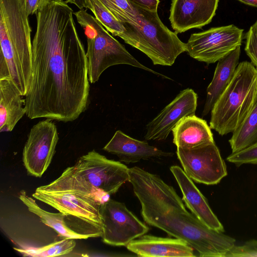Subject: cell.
<instances>
[{
	"instance_id": "cb8c5ba5",
	"label": "cell",
	"mask_w": 257,
	"mask_h": 257,
	"mask_svg": "<svg viewBox=\"0 0 257 257\" xmlns=\"http://www.w3.org/2000/svg\"><path fill=\"white\" fill-rule=\"evenodd\" d=\"M86 8L92 12L94 17L108 32L113 36L122 39L124 38L125 29L122 23L118 21L99 0H87Z\"/></svg>"
},
{
	"instance_id": "4dcf8cb0",
	"label": "cell",
	"mask_w": 257,
	"mask_h": 257,
	"mask_svg": "<svg viewBox=\"0 0 257 257\" xmlns=\"http://www.w3.org/2000/svg\"><path fill=\"white\" fill-rule=\"evenodd\" d=\"M68 3L72 4L77 6L80 10L86 8L87 0H67Z\"/></svg>"
},
{
	"instance_id": "4fadbf2b",
	"label": "cell",
	"mask_w": 257,
	"mask_h": 257,
	"mask_svg": "<svg viewBox=\"0 0 257 257\" xmlns=\"http://www.w3.org/2000/svg\"><path fill=\"white\" fill-rule=\"evenodd\" d=\"M197 95L191 88L181 91L146 125L147 141H163L183 117L195 114Z\"/></svg>"
},
{
	"instance_id": "2e32d148",
	"label": "cell",
	"mask_w": 257,
	"mask_h": 257,
	"mask_svg": "<svg viewBox=\"0 0 257 257\" xmlns=\"http://www.w3.org/2000/svg\"><path fill=\"white\" fill-rule=\"evenodd\" d=\"M127 249L139 256H195L193 248L185 240L178 238L143 235L126 245Z\"/></svg>"
},
{
	"instance_id": "f1b7e54d",
	"label": "cell",
	"mask_w": 257,
	"mask_h": 257,
	"mask_svg": "<svg viewBox=\"0 0 257 257\" xmlns=\"http://www.w3.org/2000/svg\"><path fill=\"white\" fill-rule=\"evenodd\" d=\"M24 4L27 15L36 14L38 11L44 7L49 0H22Z\"/></svg>"
},
{
	"instance_id": "484cf974",
	"label": "cell",
	"mask_w": 257,
	"mask_h": 257,
	"mask_svg": "<svg viewBox=\"0 0 257 257\" xmlns=\"http://www.w3.org/2000/svg\"><path fill=\"white\" fill-rule=\"evenodd\" d=\"M226 160L237 167L243 164H257V142L242 150L231 153Z\"/></svg>"
},
{
	"instance_id": "8992f818",
	"label": "cell",
	"mask_w": 257,
	"mask_h": 257,
	"mask_svg": "<svg viewBox=\"0 0 257 257\" xmlns=\"http://www.w3.org/2000/svg\"><path fill=\"white\" fill-rule=\"evenodd\" d=\"M140 26L122 23L125 43L146 54L154 65L172 66L181 53L186 52V43L170 30L160 20L157 11L137 5Z\"/></svg>"
},
{
	"instance_id": "d4e9b609",
	"label": "cell",
	"mask_w": 257,
	"mask_h": 257,
	"mask_svg": "<svg viewBox=\"0 0 257 257\" xmlns=\"http://www.w3.org/2000/svg\"><path fill=\"white\" fill-rule=\"evenodd\" d=\"M121 23L140 26L135 5L127 0H99Z\"/></svg>"
},
{
	"instance_id": "ac0fdd59",
	"label": "cell",
	"mask_w": 257,
	"mask_h": 257,
	"mask_svg": "<svg viewBox=\"0 0 257 257\" xmlns=\"http://www.w3.org/2000/svg\"><path fill=\"white\" fill-rule=\"evenodd\" d=\"M14 83L0 80V132H10L26 114V100Z\"/></svg>"
},
{
	"instance_id": "44dd1931",
	"label": "cell",
	"mask_w": 257,
	"mask_h": 257,
	"mask_svg": "<svg viewBox=\"0 0 257 257\" xmlns=\"http://www.w3.org/2000/svg\"><path fill=\"white\" fill-rule=\"evenodd\" d=\"M19 199L26 205L29 211L37 215L42 222L51 227L64 238L86 239L91 236L76 231L69 226L66 221L67 216L61 213H51L42 209L32 197L24 191L19 194Z\"/></svg>"
},
{
	"instance_id": "9a60e30c",
	"label": "cell",
	"mask_w": 257,
	"mask_h": 257,
	"mask_svg": "<svg viewBox=\"0 0 257 257\" xmlns=\"http://www.w3.org/2000/svg\"><path fill=\"white\" fill-rule=\"evenodd\" d=\"M170 171L182 192V200L191 212L208 227L224 232L225 230L223 225L192 179L178 166H171Z\"/></svg>"
},
{
	"instance_id": "83f0119b",
	"label": "cell",
	"mask_w": 257,
	"mask_h": 257,
	"mask_svg": "<svg viewBox=\"0 0 257 257\" xmlns=\"http://www.w3.org/2000/svg\"><path fill=\"white\" fill-rule=\"evenodd\" d=\"M225 257H257V240L251 239L241 245H235Z\"/></svg>"
},
{
	"instance_id": "e0dca14e",
	"label": "cell",
	"mask_w": 257,
	"mask_h": 257,
	"mask_svg": "<svg viewBox=\"0 0 257 257\" xmlns=\"http://www.w3.org/2000/svg\"><path fill=\"white\" fill-rule=\"evenodd\" d=\"M103 150L116 155L120 161L126 164L136 163L141 160L172 157L174 154L166 152L117 131Z\"/></svg>"
},
{
	"instance_id": "ffe728a7",
	"label": "cell",
	"mask_w": 257,
	"mask_h": 257,
	"mask_svg": "<svg viewBox=\"0 0 257 257\" xmlns=\"http://www.w3.org/2000/svg\"><path fill=\"white\" fill-rule=\"evenodd\" d=\"M173 143L182 148H193L214 142L210 126L195 114L181 119L172 130Z\"/></svg>"
},
{
	"instance_id": "30bf717a",
	"label": "cell",
	"mask_w": 257,
	"mask_h": 257,
	"mask_svg": "<svg viewBox=\"0 0 257 257\" xmlns=\"http://www.w3.org/2000/svg\"><path fill=\"white\" fill-rule=\"evenodd\" d=\"M103 242L113 246H126L147 233L149 228L140 221L123 203L109 199L101 204Z\"/></svg>"
},
{
	"instance_id": "277c9868",
	"label": "cell",
	"mask_w": 257,
	"mask_h": 257,
	"mask_svg": "<svg viewBox=\"0 0 257 257\" xmlns=\"http://www.w3.org/2000/svg\"><path fill=\"white\" fill-rule=\"evenodd\" d=\"M128 170L120 162L108 159L93 150L80 157L56 180L37 190L45 192L73 191L102 204L129 181Z\"/></svg>"
},
{
	"instance_id": "4316f807",
	"label": "cell",
	"mask_w": 257,
	"mask_h": 257,
	"mask_svg": "<svg viewBox=\"0 0 257 257\" xmlns=\"http://www.w3.org/2000/svg\"><path fill=\"white\" fill-rule=\"evenodd\" d=\"M244 51L251 63L257 68V20L245 34Z\"/></svg>"
},
{
	"instance_id": "6da1fadb",
	"label": "cell",
	"mask_w": 257,
	"mask_h": 257,
	"mask_svg": "<svg viewBox=\"0 0 257 257\" xmlns=\"http://www.w3.org/2000/svg\"><path fill=\"white\" fill-rule=\"evenodd\" d=\"M73 11L64 0H49L36 14L31 77L25 96L26 115L72 121L88 105L87 58Z\"/></svg>"
},
{
	"instance_id": "1f68e13d",
	"label": "cell",
	"mask_w": 257,
	"mask_h": 257,
	"mask_svg": "<svg viewBox=\"0 0 257 257\" xmlns=\"http://www.w3.org/2000/svg\"><path fill=\"white\" fill-rule=\"evenodd\" d=\"M245 5L257 8V0H237Z\"/></svg>"
},
{
	"instance_id": "d6986e66",
	"label": "cell",
	"mask_w": 257,
	"mask_h": 257,
	"mask_svg": "<svg viewBox=\"0 0 257 257\" xmlns=\"http://www.w3.org/2000/svg\"><path fill=\"white\" fill-rule=\"evenodd\" d=\"M240 46L218 61L213 78L206 89L202 117L211 111L214 104L232 80L239 64Z\"/></svg>"
},
{
	"instance_id": "5b68a950",
	"label": "cell",
	"mask_w": 257,
	"mask_h": 257,
	"mask_svg": "<svg viewBox=\"0 0 257 257\" xmlns=\"http://www.w3.org/2000/svg\"><path fill=\"white\" fill-rule=\"evenodd\" d=\"M256 99L257 68L250 62L242 61L211 110V129L221 136L233 133L249 113Z\"/></svg>"
},
{
	"instance_id": "52a82bcc",
	"label": "cell",
	"mask_w": 257,
	"mask_h": 257,
	"mask_svg": "<svg viewBox=\"0 0 257 257\" xmlns=\"http://www.w3.org/2000/svg\"><path fill=\"white\" fill-rule=\"evenodd\" d=\"M74 14L83 29L87 39L86 54L90 83H95L104 70L118 64L131 65L170 79L139 62L123 45L109 34L94 17L86 10L81 9Z\"/></svg>"
},
{
	"instance_id": "9c48e42d",
	"label": "cell",
	"mask_w": 257,
	"mask_h": 257,
	"mask_svg": "<svg viewBox=\"0 0 257 257\" xmlns=\"http://www.w3.org/2000/svg\"><path fill=\"white\" fill-rule=\"evenodd\" d=\"M176 153L185 173L196 182L215 185L227 175L225 163L214 142L193 148L177 147Z\"/></svg>"
},
{
	"instance_id": "7402d4cb",
	"label": "cell",
	"mask_w": 257,
	"mask_h": 257,
	"mask_svg": "<svg viewBox=\"0 0 257 257\" xmlns=\"http://www.w3.org/2000/svg\"><path fill=\"white\" fill-rule=\"evenodd\" d=\"M228 142L232 153L242 150L257 142V99L249 113L232 133Z\"/></svg>"
},
{
	"instance_id": "7a4b0ae2",
	"label": "cell",
	"mask_w": 257,
	"mask_h": 257,
	"mask_svg": "<svg viewBox=\"0 0 257 257\" xmlns=\"http://www.w3.org/2000/svg\"><path fill=\"white\" fill-rule=\"evenodd\" d=\"M128 172L147 224L185 240L202 257H225L235 245L234 238L210 229L189 212L174 188L159 176L138 167Z\"/></svg>"
},
{
	"instance_id": "f546056e",
	"label": "cell",
	"mask_w": 257,
	"mask_h": 257,
	"mask_svg": "<svg viewBox=\"0 0 257 257\" xmlns=\"http://www.w3.org/2000/svg\"><path fill=\"white\" fill-rule=\"evenodd\" d=\"M131 3H134L144 9L151 11H157L159 0H127Z\"/></svg>"
},
{
	"instance_id": "5bb4252c",
	"label": "cell",
	"mask_w": 257,
	"mask_h": 257,
	"mask_svg": "<svg viewBox=\"0 0 257 257\" xmlns=\"http://www.w3.org/2000/svg\"><path fill=\"white\" fill-rule=\"evenodd\" d=\"M219 0H173L169 20L176 34L210 23L215 15Z\"/></svg>"
},
{
	"instance_id": "8fae6325",
	"label": "cell",
	"mask_w": 257,
	"mask_h": 257,
	"mask_svg": "<svg viewBox=\"0 0 257 257\" xmlns=\"http://www.w3.org/2000/svg\"><path fill=\"white\" fill-rule=\"evenodd\" d=\"M59 140L53 120L39 121L30 130L23 152V161L29 174L41 177L49 166Z\"/></svg>"
},
{
	"instance_id": "ba28073f",
	"label": "cell",
	"mask_w": 257,
	"mask_h": 257,
	"mask_svg": "<svg viewBox=\"0 0 257 257\" xmlns=\"http://www.w3.org/2000/svg\"><path fill=\"white\" fill-rule=\"evenodd\" d=\"M243 31L230 25L192 34L186 43V52L199 61L214 63L241 46Z\"/></svg>"
},
{
	"instance_id": "603a6c76",
	"label": "cell",
	"mask_w": 257,
	"mask_h": 257,
	"mask_svg": "<svg viewBox=\"0 0 257 257\" xmlns=\"http://www.w3.org/2000/svg\"><path fill=\"white\" fill-rule=\"evenodd\" d=\"M75 239L64 238L47 245L14 249L24 256L49 257L62 255L71 252L76 245Z\"/></svg>"
},
{
	"instance_id": "3957f363",
	"label": "cell",
	"mask_w": 257,
	"mask_h": 257,
	"mask_svg": "<svg viewBox=\"0 0 257 257\" xmlns=\"http://www.w3.org/2000/svg\"><path fill=\"white\" fill-rule=\"evenodd\" d=\"M22 0H0V80L26 96L31 77V29Z\"/></svg>"
},
{
	"instance_id": "7c38bea8",
	"label": "cell",
	"mask_w": 257,
	"mask_h": 257,
	"mask_svg": "<svg viewBox=\"0 0 257 257\" xmlns=\"http://www.w3.org/2000/svg\"><path fill=\"white\" fill-rule=\"evenodd\" d=\"M32 196L55 208L67 217L77 218L102 234L101 204L95 199L73 191L45 192L36 189Z\"/></svg>"
}]
</instances>
